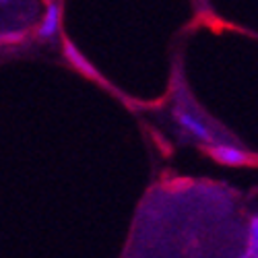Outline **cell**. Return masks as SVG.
<instances>
[{
    "label": "cell",
    "instance_id": "cell-1",
    "mask_svg": "<svg viewBox=\"0 0 258 258\" xmlns=\"http://www.w3.org/2000/svg\"><path fill=\"white\" fill-rule=\"evenodd\" d=\"M174 120L176 124L182 128V131L192 137V139H199L207 145H215V143H219V137L213 133V128L195 112V110H190V107L186 105H178L176 110H174Z\"/></svg>",
    "mask_w": 258,
    "mask_h": 258
},
{
    "label": "cell",
    "instance_id": "cell-2",
    "mask_svg": "<svg viewBox=\"0 0 258 258\" xmlns=\"http://www.w3.org/2000/svg\"><path fill=\"white\" fill-rule=\"evenodd\" d=\"M205 151L215 159L219 161L223 165H233V167H240V165H252L256 163V159L242 151V149L233 147V145H225V143H215V145H207Z\"/></svg>",
    "mask_w": 258,
    "mask_h": 258
},
{
    "label": "cell",
    "instance_id": "cell-3",
    "mask_svg": "<svg viewBox=\"0 0 258 258\" xmlns=\"http://www.w3.org/2000/svg\"><path fill=\"white\" fill-rule=\"evenodd\" d=\"M240 258H258V215L250 219L248 223V240H246V250L242 252Z\"/></svg>",
    "mask_w": 258,
    "mask_h": 258
},
{
    "label": "cell",
    "instance_id": "cell-4",
    "mask_svg": "<svg viewBox=\"0 0 258 258\" xmlns=\"http://www.w3.org/2000/svg\"><path fill=\"white\" fill-rule=\"evenodd\" d=\"M56 27H58V7L50 5L44 21H41V25L37 29V33H39L41 39H48V37H52L56 33Z\"/></svg>",
    "mask_w": 258,
    "mask_h": 258
},
{
    "label": "cell",
    "instance_id": "cell-5",
    "mask_svg": "<svg viewBox=\"0 0 258 258\" xmlns=\"http://www.w3.org/2000/svg\"><path fill=\"white\" fill-rule=\"evenodd\" d=\"M0 3H9V0H0Z\"/></svg>",
    "mask_w": 258,
    "mask_h": 258
}]
</instances>
